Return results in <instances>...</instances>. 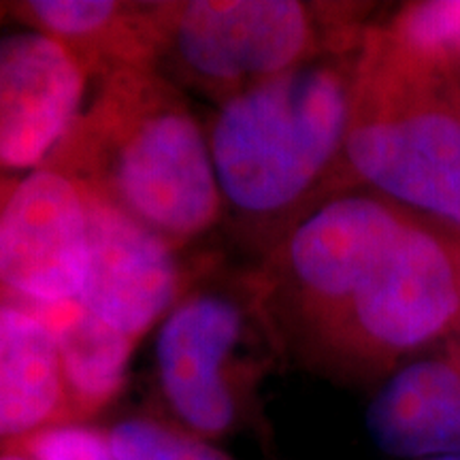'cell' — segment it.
<instances>
[{
  "instance_id": "6da1fadb",
  "label": "cell",
  "mask_w": 460,
  "mask_h": 460,
  "mask_svg": "<svg viewBox=\"0 0 460 460\" xmlns=\"http://www.w3.org/2000/svg\"><path fill=\"white\" fill-rule=\"evenodd\" d=\"M48 166L180 252L224 220L207 126L181 88L154 68H126L99 79Z\"/></svg>"
},
{
  "instance_id": "7a4b0ae2",
  "label": "cell",
  "mask_w": 460,
  "mask_h": 460,
  "mask_svg": "<svg viewBox=\"0 0 460 460\" xmlns=\"http://www.w3.org/2000/svg\"><path fill=\"white\" fill-rule=\"evenodd\" d=\"M360 49L320 58L239 92L207 119L224 217L233 216L247 233L267 239L269 250L331 197Z\"/></svg>"
},
{
  "instance_id": "3957f363",
  "label": "cell",
  "mask_w": 460,
  "mask_h": 460,
  "mask_svg": "<svg viewBox=\"0 0 460 460\" xmlns=\"http://www.w3.org/2000/svg\"><path fill=\"white\" fill-rule=\"evenodd\" d=\"M367 190L460 237V109L444 79L388 49H360L352 118L331 197Z\"/></svg>"
},
{
  "instance_id": "277c9868",
  "label": "cell",
  "mask_w": 460,
  "mask_h": 460,
  "mask_svg": "<svg viewBox=\"0 0 460 460\" xmlns=\"http://www.w3.org/2000/svg\"><path fill=\"white\" fill-rule=\"evenodd\" d=\"M371 4L303 0L152 3L156 71L220 105L247 88L365 43Z\"/></svg>"
},
{
  "instance_id": "5b68a950",
  "label": "cell",
  "mask_w": 460,
  "mask_h": 460,
  "mask_svg": "<svg viewBox=\"0 0 460 460\" xmlns=\"http://www.w3.org/2000/svg\"><path fill=\"white\" fill-rule=\"evenodd\" d=\"M416 217L367 190L335 194L309 209L254 273L273 335H290L312 352Z\"/></svg>"
},
{
  "instance_id": "8992f818",
  "label": "cell",
  "mask_w": 460,
  "mask_h": 460,
  "mask_svg": "<svg viewBox=\"0 0 460 460\" xmlns=\"http://www.w3.org/2000/svg\"><path fill=\"white\" fill-rule=\"evenodd\" d=\"M458 318L460 237L416 217L309 356L379 376L454 335Z\"/></svg>"
},
{
  "instance_id": "52a82bcc",
  "label": "cell",
  "mask_w": 460,
  "mask_h": 460,
  "mask_svg": "<svg viewBox=\"0 0 460 460\" xmlns=\"http://www.w3.org/2000/svg\"><path fill=\"white\" fill-rule=\"evenodd\" d=\"M267 320L254 275L243 288L190 286L158 324L156 369L169 407L197 435H224L237 418L239 358ZM269 322V320H267Z\"/></svg>"
},
{
  "instance_id": "ba28073f",
  "label": "cell",
  "mask_w": 460,
  "mask_h": 460,
  "mask_svg": "<svg viewBox=\"0 0 460 460\" xmlns=\"http://www.w3.org/2000/svg\"><path fill=\"white\" fill-rule=\"evenodd\" d=\"M90 267L85 188L43 166L0 203V290L17 305L56 309L79 303Z\"/></svg>"
},
{
  "instance_id": "9c48e42d",
  "label": "cell",
  "mask_w": 460,
  "mask_h": 460,
  "mask_svg": "<svg viewBox=\"0 0 460 460\" xmlns=\"http://www.w3.org/2000/svg\"><path fill=\"white\" fill-rule=\"evenodd\" d=\"M94 85L84 62L56 39L28 26L0 32V200L49 164Z\"/></svg>"
},
{
  "instance_id": "30bf717a",
  "label": "cell",
  "mask_w": 460,
  "mask_h": 460,
  "mask_svg": "<svg viewBox=\"0 0 460 460\" xmlns=\"http://www.w3.org/2000/svg\"><path fill=\"white\" fill-rule=\"evenodd\" d=\"M85 199L90 267L79 307L139 343L192 286L181 252L88 188Z\"/></svg>"
},
{
  "instance_id": "8fae6325",
  "label": "cell",
  "mask_w": 460,
  "mask_h": 460,
  "mask_svg": "<svg viewBox=\"0 0 460 460\" xmlns=\"http://www.w3.org/2000/svg\"><path fill=\"white\" fill-rule=\"evenodd\" d=\"M371 441L394 458L460 454V343L399 367L373 396L365 416Z\"/></svg>"
},
{
  "instance_id": "7c38bea8",
  "label": "cell",
  "mask_w": 460,
  "mask_h": 460,
  "mask_svg": "<svg viewBox=\"0 0 460 460\" xmlns=\"http://www.w3.org/2000/svg\"><path fill=\"white\" fill-rule=\"evenodd\" d=\"M73 424L60 349L49 322L0 303V437Z\"/></svg>"
},
{
  "instance_id": "4fadbf2b",
  "label": "cell",
  "mask_w": 460,
  "mask_h": 460,
  "mask_svg": "<svg viewBox=\"0 0 460 460\" xmlns=\"http://www.w3.org/2000/svg\"><path fill=\"white\" fill-rule=\"evenodd\" d=\"M22 26L48 34L73 51L92 77L126 68L156 71L152 3L31 0L15 9Z\"/></svg>"
},
{
  "instance_id": "5bb4252c",
  "label": "cell",
  "mask_w": 460,
  "mask_h": 460,
  "mask_svg": "<svg viewBox=\"0 0 460 460\" xmlns=\"http://www.w3.org/2000/svg\"><path fill=\"white\" fill-rule=\"evenodd\" d=\"M39 314L49 322L60 349L73 424L105 410L124 388L130 358L139 343L109 329L84 312L79 303Z\"/></svg>"
},
{
  "instance_id": "9a60e30c",
  "label": "cell",
  "mask_w": 460,
  "mask_h": 460,
  "mask_svg": "<svg viewBox=\"0 0 460 460\" xmlns=\"http://www.w3.org/2000/svg\"><path fill=\"white\" fill-rule=\"evenodd\" d=\"M373 31L396 56L435 77L460 71V0L407 3Z\"/></svg>"
},
{
  "instance_id": "2e32d148",
  "label": "cell",
  "mask_w": 460,
  "mask_h": 460,
  "mask_svg": "<svg viewBox=\"0 0 460 460\" xmlns=\"http://www.w3.org/2000/svg\"><path fill=\"white\" fill-rule=\"evenodd\" d=\"M113 460H228L197 437L149 418H132L105 435Z\"/></svg>"
},
{
  "instance_id": "e0dca14e",
  "label": "cell",
  "mask_w": 460,
  "mask_h": 460,
  "mask_svg": "<svg viewBox=\"0 0 460 460\" xmlns=\"http://www.w3.org/2000/svg\"><path fill=\"white\" fill-rule=\"evenodd\" d=\"M444 82L447 85V90H450L454 102H456L458 109H460V71L456 75H452V77L444 79Z\"/></svg>"
},
{
  "instance_id": "ac0fdd59",
  "label": "cell",
  "mask_w": 460,
  "mask_h": 460,
  "mask_svg": "<svg viewBox=\"0 0 460 460\" xmlns=\"http://www.w3.org/2000/svg\"><path fill=\"white\" fill-rule=\"evenodd\" d=\"M0 460H34L28 456V454H4V456H0Z\"/></svg>"
},
{
  "instance_id": "d6986e66",
  "label": "cell",
  "mask_w": 460,
  "mask_h": 460,
  "mask_svg": "<svg viewBox=\"0 0 460 460\" xmlns=\"http://www.w3.org/2000/svg\"><path fill=\"white\" fill-rule=\"evenodd\" d=\"M454 341H458V343H460V318H458L456 329H454Z\"/></svg>"
},
{
  "instance_id": "ffe728a7",
  "label": "cell",
  "mask_w": 460,
  "mask_h": 460,
  "mask_svg": "<svg viewBox=\"0 0 460 460\" xmlns=\"http://www.w3.org/2000/svg\"><path fill=\"white\" fill-rule=\"evenodd\" d=\"M427 460H460V454L458 456H439V458H427Z\"/></svg>"
},
{
  "instance_id": "44dd1931",
  "label": "cell",
  "mask_w": 460,
  "mask_h": 460,
  "mask_svg": "<svg viewBox=\"0 0 460 460\" xmlns=\"http://www.w3.org/2000/svg\"><path fill=\"white\" fill-rule=\"evenodd\" d=\"M101 460H113V456H111V454H109V456H105V458H101Z\"/></svg>"
}]
</instances>
